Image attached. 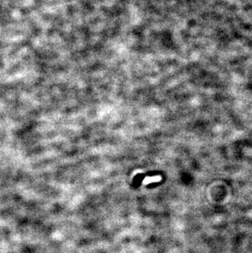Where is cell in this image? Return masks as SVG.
<instances>
[{"label":"cell","mask_w":252,"mask_h":253,"mask_svg":"<svg viewBox=\"0 0 252 253\" xmlns=\"http://www.w3.org/2000/svg\"><path fill=\"white\" fill-rule=\"evenodd\" d=\"M161 180V177L159 175H155V176H152V177H146L143 179V184H148L151 183H155V182H159Z\"/></svg>","instance_id":"6da1fadb"}]
</instances>
